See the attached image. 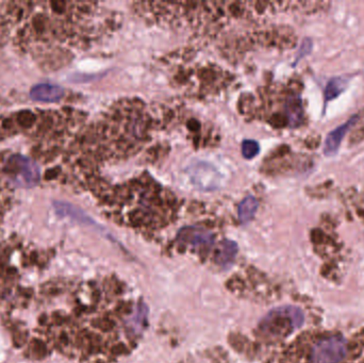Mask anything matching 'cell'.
I'll list each match as a JSON object with an SVG mask.
<instances>
[{"label":"cell","instance_id":"obj_1","mask_svg":"<svg viewBox=\"0 0 364 363\" xmlns=\"http://www.w3.org/2000/svg\"><path fill=\"white\" fill-rule=\"evenodd\" d=\"M296 345V363H364V332L307 335Z\"/></svg>","mask_w":364,"mask_h":363},{"label":"cell","instance_id":"obj_2","mask_svg":"<svg viewBox=\"0 0 364 363\" xmlns=\"http://www.w3.org/2000/svg\"><path fill=\"white\" fill-rule=\"evenodd\" d=\"M303 322V313L296 307H279L271 311L267 318L263 319L260 328L269 336L284 337L296 328L301 327Z\"/></svg>","mask_w":364,"mask_h":363},{"label":"cell","instance_id":"obj_3","mask_svg":"<svg viewBox=\"0 0 364 363\" xmlns=\"http://www.w3.org/2000/svg\"><path fill=\"white\" fill-rule=\"evenodd\" d=\"M9 172L16 179V183L23 185H33L40 179V172L36 164L23 157V156H13L9 160Z\"/></svg>","mask_w":364,"mask_h":363},{"label":"cell","instance_id":"obj_4","mask_svg":"<svg viewBox=\"0 0 364 363\" xmlns=\"http://www.w3.org/2000/svg\"><path fill=\"white\" fill-rule=\"evenodd\" d=\"M190 173L193 183H194L197 187L205 190V191L216 189V188L208 180L207 177L211 179V180L216 181V183L220 180V175L218 174V170H215V168L210 166V164L203 163V162H199L198 164L193 166V168H191Z\"/></svg>","mask_w":364,"mask_h":363},{"label":"cell","instance_id":"obj_5","mask_svg":"<svg viewBox=\"0 0 364 363\" xmlns=\"http://www.w3.org/2000/svg\"><path fill=\"white\" fill-rule=\"evenodd\" d=\"M179 239L194 247L210 246L213 244L214 237L211 232L199 228L188 227L179 232Z\"/></svg>","mask_w":364,"mask_h":363},{"label":"cell","instance_id":"obj_6","mask_svg":"<svg viewBox=\"0 0 364 363\" xmlns=\"http://www.w3.org/2000/svg\"><path fill=\"white\" fill-rule=\"evenodd\" d=\"M357 121H358V117H352L350 121H346L343 125L336 128L333 131H331V134H328L326 141H325L324 147V151L325 153H326V156H333L337 153L338 149H339L344 136H346L348 130L350 129V127L354 126V124L356 123Z\"/></svg>","mask_w":364,"mask_h":363},{"label":"cell","instance_id":"obj_7","mask_svg":"<svg viewBox=\"0 0 364 363\" xmlns=\"http://www.w3.org/2000/svg\"><path fill=\"white\" fill-rule=\"evenodd\" d=\"M64 91L61 87L50 83H42L32 87L30 96L32 99L42 102H55L63 97Z\"/></svg>","mask_w":364,"mask_h":363},{"label":"cell","instance_id":"obj_8","mask_svg":"<svg viewBox=\"0 0 364 363\" xmlns=\"http://www.w3.org/2000/svg\"><path fill=\"white\" fill-rule=\"evenodd\" d=\"M259 202L256 198L252 196H247L244 198L239 205L237 213H239V220L242 224H247L254 219L257 210H258Z\"/></svg>","mask_w":364,"mask_h":363},{"label":"cell","instance_id":"obj_9","mask_svg":"<svg viewBox=\"0 0 364 363\" xmlns=\"http://www.w3.org/2000/svg\"><path fill=\"white\" fill-rule=\"evenodd\" d=\"M237 253V243L233 242V241L225 240L224 242L220 244L216 260H218V264H222V266H226V264H230V262L235 259Z\"/></svg>","mask_w":364,"mask_h":363},{"label":"cell","instance_id":"obj_10","mask_svg":"<svg viewBox=\"0 0 364 363\" xmlns=\"http://www.w3.org/2000/svg\"><path fill=\"white\" fill-rule=\"evenodd\" d=\"M346 83H348V80L343 78H335L329 81L328 85L325 90V100L328 102V100L339 96L340 93H342L346 89Z\"/></svg>","mask_w":364,"mask_h":363},{"label":"cell","instance_id":"obj_11","mask_svg":"<svg viewBox=\"0 0 364 363\" xmlns=\"http://www.w3.org/2000/svg\"><path fill=\"white\" fill-rule=\"evenodd\" d=\"M260 151L258 142L254 140H245L242 143V155L246 159H252L256 157Z\"/></svg>","mask_w":364,"mask_h":363}]
</instances>
